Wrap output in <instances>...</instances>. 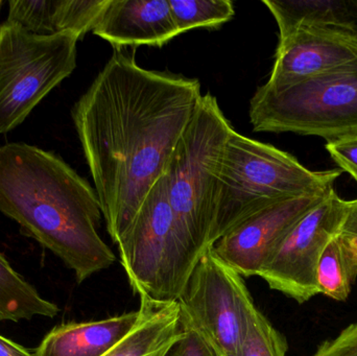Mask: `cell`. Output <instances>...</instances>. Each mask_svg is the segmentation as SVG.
Listing matches in <instances>:
<instances>
[{
    "label": "cell",
    "mask_w": 357,
    "mask_h": 356,
    "mask_svg": "<svg viewBox=\"0 0 357 356\" xmlns=\"http://www.w3.org/2000/svg\"><path fill=\"white\" fill-rule=\"evenodd\" d=\"M202 95L197 79L148 70L117 50L73 106L75 131L115 245L165 175Z\"/></svg>",
    "instance_id": "obj_1"
},
{
    "label": "cell",
    "mask_w": 357,
    "mask_h": 356,
    "mask_svg": "<svg viewBox=\"0 0 357 356\" xmlns=\"http://www.w3.org/2000/svg\"><path fill=\"white\" fill-rule=\"evenodd\" d=\"M59 311L60 309L44 299L0 253V323L54 318Z\"/></svg>",
    "instance_id": "obj_17"
},
{
    "label": "cell",
    "mask_w": 357,
    "mask_h": 356,
    "mask_svg": "<svg viewBox=\"0 0 357 356\" xmlns=\"http://www.w3.org/2000/svg\"><path fill=\"white\" fill-rule=\"evenodd\" d=\"M339 235L329 242L321 256L317 270V284L319 294L344 302L351 294L354 281Z\"/></svg>",
    "instance_id": "obj_19"
},
{
    "label": "cell",
    "mask_w": 357,
    "mask_h": 356,
    "mask_svg": "<svg viewBox=\"0 0 357 356\" xmlns=\"http://www.w3.org/2000/svg\"><path fill=\"white\" fill-rule=\"evenodd\" d=\"M92 33L116 48L161 47L180 35L169 0H109Z\"/></svg>",
    "instance_id": "obj_12"
},
{
    "label": "cell",
    "mask_w": 357,
    "mask_h": 356,
    "mask_svg": "<svg viewBox=\"0 0 357 356\" xmlns=\"http://www.w3.org/2000/svg\"><path fill=\"white\" fill-rule=\"evenodd\" d=\"M312 356H357V322L344 328L335 338L324 341Z\"/></svg>",
    "instance_id": "obj_22"
},
{
    "label": "cell",
    "mask_w": 357,
    "mask_h": 356,
    "mask_svg": "<svg viewBox=\"0 0 357 356\" xmlns=\"http://www.w3.org/2000/svg\"><path fill=\"white\" fill-rule=\"evenodd\" d=\"M349 204L350 201L340 198L333 188L291 228L260 271V277L271 290L282 293L299 304L319 294V261L329 242L341 233Z\"/></svg>",
    "instance_id": "obj_9"
},
{
    "label": "cell",
    "mask_w": 357,
    "mask_h": 356,
    "mask_svg": "<svg viewBox=\"0 0 357 356\" xmlns=\"http://www.w3.org/2000/svg\"><path fill=\"white\" fill-rule=\"evenodd\" d=\"M139 311L108 319L70 322L52 328L36 349L35 356H104L130 334Z\"/></svg>",
    "instance_id": "obj_14"
},
{
    "label": "cell",
    "mask_w": 357,
    "mask_h": 356,
    "mask_svg": "<svg viewBox=\"0 0 357 356\" xmlns=\"http://www.w3.org/2000/svg\"><path fill=\"white\" fill-rule=\"evenodd\" d=\"M287 338L255 307L236 356H287Z\"/></svg>",
    "instance_id": "obj_20"
},
{
    "label": "cell",
    "mask_w": 357,
    "mask_h": 356,
    "mask_svg": "<svg viewBox=\"0 0 357 356\" xmlns=\"http://www.w3.org/2000/svg\"><path fill=\"white\" fill-rule=\"evenodd\" d=\"M0 356H35L24 347L0 336Z\"/></svg>",
    "instance_id": "obj_26"
},
{
    "label": "cell",
    "mask_w": 357,
    "mask_h": 356,
    "mask_svg": "<svg viewBox=\"0 0 357 356\" xmlns=\"http://www.w3.org/2000/svg\"><path fill=\"white\" fill-rule=\"evenodd\" d=\"M182 328L203 336L220 356H236L256 305L243 276L207 247L177 300Z\"/></svg>",
    "instance_id": "obj_8"
},
{
    "label": "cell",
    "mask_w": 357,
    "mask_h": 356,
    "mask_svg": "<svg viewBox=\"0 0 357 356\" xmlns=\"http://www.w3.org/2000/svg\"><path fill=\"white\" fill-rule=\"evenodd\" d=\"M329 192L287 199L257 211L222 235L214 251L243 278L259 276L281 240Z\"/></svg>",
    "instance_id": "obj_10"
},
{
    "label": "cell",
    "mask_w": 357,
    "mask_h": 356,
    "mask_svg": "<svg viewBox=\"0 0 357 356\" xmlns=\"http://www.w3.org/2000/svg\"><path fill=\"white\" fill-rule=\"evenodd\" d=\"M232 129L215 96L204 94L165 171L178 232L199 258L210 247L218 173Z\"/></svg>",
    "instance_id": "obj_4"
},
{
    "label": "cell",
    "mask_w": 357,
    "mask_h": 356,
    "mask_svg": "<svg viewBox=\"0 0 357 356\" xmlns=\"http://www.w3.org/2000/svg\"><path fill=\"white\" fill-rule=\"evenodd\" d=\"M357 59V36L331 27L299 26L279 38L274 66L264 86L280 89Z\"/></svg>",
    "instance_id": "obj_11"
},
{
    "label": "cell",
    "mask_w": 357,
    "mask_h": 356,
    "mask_svg": "<svg viewBox=\"0 0 357 356\" xmlns=\"http://www.w3.org/2000/svg\"><path fill=\"white\" fill-rule=\"evenodd\" d=\"M325 148L340 169L350 176L357 173V136L327 142Z\"/></svg>",
    "instance_id": "obj_23"
},
{
    "label": "cell",
    "mask_w": 357,
    "mask_h": 356,
    "mask_svg": "<svg viewBox=\"0 0 357 356\" xmlns=\"http://www.w3.org/2000/svg\"><path fill=\"white\" fill-rule=\"evenodd\" d=\"M116 246L134 294L153 302H177L199 257L178 232L165 175Z\"/></svg>",
    "instance_id": "obj_6"
},
{
    "label": "cell",
    "mask_w": 357,
    "mask_h": 356,
    "mask_svg": "<svg viewBox=\"0 0 357 356\" xmlns=\"http://www.w3.org/2000/svg\"><path fill=\"white\" fill-rule=\"evenodd\" d=\"M108 3L109 0H10L8 21L36 35L70 31L82 39L93 31Z\"/></svg>",
    "instance_id": "obj_13"
},
{
    "label": "cell",
    "mask_w": 357,
    "mask_h": 356,
    "mask_svg": "<svg viewBox=\"0 0 357 356\" xmlns=\"http://www.w3.org/2000/svg\"><path fill=\"white\" fill-rule=\"evenodd\" d=\"M3 0H0V19H1V10H2V6H3ZM1 22H0V29H1Z\"/></svg>",
    "instance_id": "obj_27"
},
{
    "label": "cell",
    "mask_w": 357,
    "mask_h": 356,
    "mask_svg": "<svg viewBox=\"0 0 357 356\" xmlns=\"http://www.w3.org/2000/svg\"><path fill=\"white\" fill-rule=\"evenodd\" d=\"M0 213L73 270L77 284L116 261L98 232L96 189L54 153L25 142L0 146Z\"/></svg>",
    "instance_id": "obj_2"
},
{
    "label": "cell",
    "mask_w": 357,
    "mask_h": 356,
    "mask_svg": "<svg viewBox=\"0 0 357 356\" xmlns=\"http://www.w3.org/2000/svg\"><path fill=\"white\" fill-rule=\"evenodd\" d=\"M138 311L133 330L104 356H163L182 334L177 302L140 298Z\"/></svg>",
    "instance_id": "obj_15"
},
{
    "label": "cell",
    "mask_w": 357,
    "mask_h": 356,
    "mask_svg": "<svg viewBox=\"0 0 357 356\" xmlns=\"http://www.w3.org/2000/svg\"><path fill=\"white\" fill-rule=\"evenodd\" d=\"M342 171H310L289 153L231 130L218 173L210 246L237 224L274 203L327 194L335 188Z\"/></svg>",
    "instance_id": "obj_3"
},
{
    "label": "cell",
    "mask_w": 357,
    "mask_h": 356,
    "mask_svg": "<svg viewBox=\"0 0 357 356\" xmlns=\"http://www.w3.org/2000/svg\"><path fill=\"white\" fill-rule=\"evenodd\" d=\"M351 177L356 180L357 183V173L351 175ZM341 233L357 235V199L350 201L349 210H348L347 217H346L343 227H342Z\"/></svg>",
    "instance_id": "obj_25"
},
{
    "label": "cell",
    "mask_w": 357,
    "mask_h": 356,
    "mask_svg": "<svg viewBox=\"0 0 357 356\" xmlns=\"http://www.w3.org/2000/svg\"><path fill=\"white\" fill-rule=\"evenodd\" d=\"M279 38L299 26L331 27L357 36V0H264Z\"/></svg>",
    "instance_id": "obj_16"
},
{
    "label": "cell",
    "mask_w": 357,
    "mask_h": 356,
    "mask_svg": "<svg viewBox=\"0 0 357 356\" xmlns=\"http://www.w3.org/2000/svg\"><path fill=\"white\" fill-rule=\"evenodd\" d=\"M75 33L41 36L16 23L0 29V134L20 125L77 67Z\"/></svg>",
    "instance_id": "obj_7"
},
{
    "label": "cell",
    "mask_w": 357,
    "mask_h": 356,
    "mask_svg": "<svg viewBox=\"0 0 357 356\" xmlns=\"http://www.w3.org/2000/svg\"><path fill=\"white\" fill-rule=\"evenodd\" d=\"M249 116L255 132L318 136L327 142L357 136V59L280 89L261 86Z\"/></svg>",
    "instance_id": "obj_5"
},
{
    "label": "cell",
    "mask_w": 357,
    "mask_h": 356,
    "mask_svg": "<svg viewBox=\"0 0 357 356\" xmlns=\"http://www.w3.org/2000/svg\"><path fill=\"white\" fill-rule=\"evenodd\" d=\"M339 238L347 261L350 276L354 284L357 278V235L340 233Z\"/></svg>",
    "instance_id": "obj_24"
},
{
    "label": "cell",
    "mask_w": 357,
    "mask_h": 356,
    "mask_svg": "<svg viewBox=\"0 0 357 356\" xmlns=\"http://www.w3.org/2000/svg\"><path fill=\"white\" fill-rule=\"evenodd\" d=\"M163 356H220L213 347L197 332L183 328L182 334Z\"/></svg>",
    "instance_id": "obj_21"
},
{
    "label": "cell",
    "mask_w": 357,
    "mask_h": 356,
    "mask_svg": "<svg viewBox=\"0 0 357 356\" xmlns=\"http://www.w3.org/2000/svg\"><path fill=\"white\" fill-rule=\"evenodd\" d=\"M172 14L178 33L199 27H216L234 16L229 0H169Z\"/></svg>",
    "instance_id": "obj_18"
}]
</instances>
